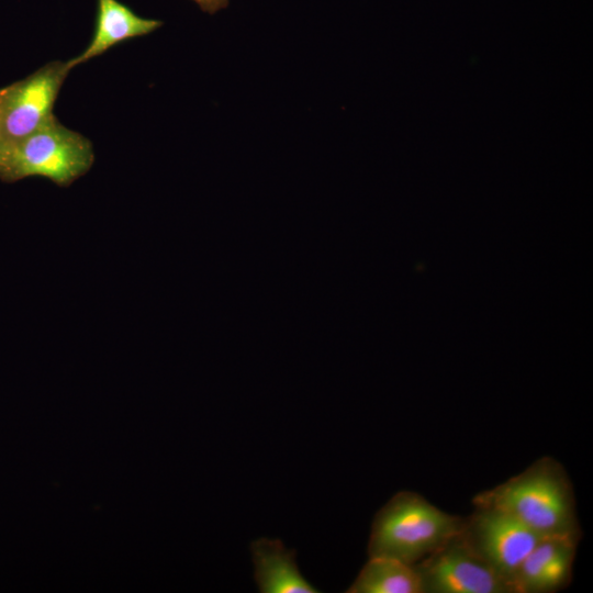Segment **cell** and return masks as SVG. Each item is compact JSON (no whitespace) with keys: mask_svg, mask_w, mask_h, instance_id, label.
I'll list each match as a JSON object with an SVG mask.
<instances>
[{"mask_svg":"<svg viewBox=\"0 0 593 593\" xmlns=\"http://www.w3.org/2000/svg\"><path fill=\"white\" fill-rule=\"evenodd\" d=\"M472 502L510 514L542 538L580 540L572 484L553 458L538 459L519 474L477 494Z\"/></svg>","mask_w":593,"mask_h":593,"instance_id":"1","label":"cell"},{"mask_svg":"<svg viewBox=\"0 0 593 593\" xmlns=\"http://www.w3.org/2000/svg\"><path fill=\"white\" fill-rule=\"evenodd\" d=\"M463 521L417 493L399 492L374 516L369 558H390L413 566L460 533Z\"/></svg>","mask_w":593,"mask_h":593,"instance_id":"2","label":"cell"},{"mask_svg":"<svg viewBox=\"0 0 593 593\" xmlns=\"http://www.w3.org/2000/svg\"><path fill=\"white\" fill-rule=\"evenodd\" d=\"M93 163L92 143L52 115L30 135L0 149V180L16 182L42 177L67 188L85 176Z\"/></svg>","mask_w":593,"mask_h":593,"instance_id":"3","label":"cell"},{"mask_svg":"<svg viewBox=\"0 0 593 593\" xmlns=\"http://www.w3.org/2000/svg\"><path fill=\"white\" fill-rule=\"evenodd\" d=\"M423 593H514L468 544L461 532L413 564Z\"/></svg>","mask_w":593,"mask_h":593,"instance_id":"4","label":"cell"},{"mask_svg":"<svg viewBox=\"0 0 593 593\" xmlns=\"http://www.w3.org/2000/svg\"><path fill=\"white\" fill-rule=\"evenodd\" d=\"M461 534L473 550L513 589L524 559L542 538L510 514L489 506H474Z\"/></svg>","mask_w":593,"mask_h":593,"instance_id":"5","label":"cell"},{"mask_svg":"<svg viewBox=\"0 0 593 593\" xmlns=\"http://www.w3.org/2000/svg\"><path fill=\"white\" fill-rule=\"evenodd\" d=\"M69 71L67 61L54 60L4 87L0 149L30 135L54 115L55 101Z\"/></svg>","mask_w":593,"mask_h":593,"instance_id":"6","label":"cell"},{"mask_svg":"<svg viewBox=\"0 0 593 593\" xmlns=\"http://www.w3.org/2000/svg\"><path fill=\"white\" fill-rule=\"evenodd\" d=\"M578 544L573 538H541L518 568L514 593H549L566 588Z\"/></svg>","mask_w":593,"mask_h":593,"instance_id":"7","label":"cell"},{"mask_svg":"<svg viewBox=\"0 0 593 593\" xmlns=\"http://www.w3.org/2000/svg\"><path fill=\"white\" fill-rule=\"evenodd\" d=\"M163 21L137 15L119 0H98L96 27L88 46L67 60L71 70L127 40L153 33Z\"/></svg>","mask_w":593,"mask_h":593,"instance_id":"8","label":"cell"},{"mask_svg":"<svg viewBox=\"0 0 593 593\" xmlns=\"http://www.w3.org/2000/svg\"><path fill=\"white\" fill-rule=\"evenodd\" d=\"M255 580L261 593H316L301 574L295 551L278 539L259 538L250 545Z\"/></svg>","mask_w":593,"mask_h":593,"instance_id":"9","label":"cell"},{"mask_svg":"<svg viewBox=\"0 0 593 593\" xmlns=\"http://www.w3.org/2000/svg\"><path fill=\"white\" fill-rule=\"evenodd\" d=\"M348 593H423L414 566L374 557L360 570Z\"/></svg>","mask_w":593,"mask_h":593,"instance_id":"10","label":"cell"},{"mask_svg":"<svg viewBox=\"0 0 593 593\" xmlns=\"http://www.w3.org/2000/svg\"><path fill=\"white\" fill-rule=\"evenodd\" d=\"M205 13L215 14L227 8L230 0H192Z\"/></svg>","mask_w":593,"mask_h":593,"instance_id":"11","label":"cell"},{"mask_svg":"<svg viewBox=\"0 0 593 593\" xmlns=\"http://www.w3.org/2000/svg\"><path fill=\"white\" fill-rule=\"evenodd\" d=\"M3 93H4V87L0 88V111H1V103H2ZM0 147H1V133H0Z\"/></svg>","mask_w":593,"mask_h":593,"instance_id":"12","label":"cell"}]
</instances>
